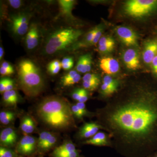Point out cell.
<instances>
[{
    "label": "cell",
    "instance_id": "obj_1",
    "mask_svg": "<svg viewBox=\"0 0 157 157\" xmlns=\"http://www.w3.org/2000/svg\"><path fill=\"white\" fill-rule=\"evenodd\" d=\"M98 115L99 123L121 154L147 157L157 151V83L132 82Z\"/></svg>",
    "mask_w": 157,
    "mask_h": 157
},
{
    "label": "cell",
    "instance_id": "obj_2",
    "mask_svg": "<svg viewBox=\"0 0 157 157\" xmlns=\"http://www.w3.org/2000/svg\"><path fill=\"white\" fill-rule=\"evenodd\" d=\"M71 104L66 98L52 96L38 105L37 116L45 124L57 129L76 127Z\"/></svg>",
    "mask_w": 157,
    "mask_h": 157
},
{
    "label": "cell",
    "instance_id": "obj_3",
    "mask_svg": "<svg viewBox=\"0 0 157 157\" xmlns=\"http://www.w3.org/2000/svg\"><path fill=\"white\" fill-rule=\"evenodd\" d=\"M17 75L21 87L27 96L36 97L42 91L44 80L40 69L33 62L28 59L20 62Z\"/></svg>",
    "mask_w": 157,
    "mask_h": 157
},
{
    "label": "cell",
    "instance_id": "obj_4",
    "mask_svg": "<svg viewBox=\"0 0 157 157\" xmlns=\"http://www.w3.org/2000/svg\"><path fill=\"white\" fill-rule=\"evenodd\" d=\"M82 34L78 29L63 28L49 35L45 40L44 51L48 55H53L73 46Z\"/></svg>",
    "mask_w": 157,
    "mask_h": 157
},
{
    "label": "cell",
    "instance_id": "obj_5",
    "mask_svg": "<svg viewBox=\"0 0 157 157\" xmlns=\"http://www.w3.org/2000/svg\"><path fill=\"white\" fill-rule=\"evenodd\" d=\"M124 12L129 17L142 19L157 12V0H128L123 6Z\"/></svg>",
    "mask_w": 157,
    "mask_h": 157
},
{
    "label": "cell",
    "instance_id": "obj_6",
    "mask_svg": "<svg viewBox=\"0 0 157 157\" xmlns=\"http://www.w3.org/2000/svg\"><path fill=\"white\" fill-rule=\"evenodd\" d=\"M115 32L124 45L128 47H138V36L133 29L125 26H118L115 28Z\"/></svg>",
    "mask_w": 157,
    "mask_h": 157
},
{
    "label": "cell",
    "instance_id": "obj_7",
    "mask_svg": "<svg viewBox=\"0 0 157 157\" xmlns=\"http://www.w3.org/2000/svg\"><path fill=\"white\" fill-rule=\"evenodd\" d=\"M30 15L25 13L12 15L11 18V28L13 33L17 36L27 34L29 29Z\"/></svg>",
    "mask_w": 157,
    "mask_h": 157
},
{
    "label": "cell",
    "instance_id": "obj_8",
    "mask_svg": "<svg viewBox=\"0 0 157 157\" xmlns=\"http://www.w3.org/2000/svg\"><path fill=\"white\" fill-rule=\"evenodd\" d=\"M37 140L29 135L23 137L16 146V152L21 156H29L35 152L37 147Z\"/></svg>",
    "mask_w": 157,
    "mask_h": 157
},
{
    "label": "cell",
    "instance_id": "obj_9",
    "mask_svg": "<svg viewBox=\"0 0 157 157\" xmlns=\"http://www.w3.org/2000/svg\"><path fill=\"white\" fill-rule=\"evenodd\" d=\"M123 61L128 70H135L140 67V57L137 49L129 48L126 49L122 55Z\"/></svg>",
    "mask_w": 157,
    "mask_h": 157
},
{
    "label": "cell",
    "instance_id": "obj_10",
    "mask_svg": "<svg viewBox=\"0 0 157 157\" xmlns=\"http://www.w3.org/2000/svg\"><path fill=\"white\" fill-rule=\"evenodd\" d=\"M157 56V39L147 40L144 45L142 58L146 65L151 64L154 59Z\"/></svg>",
    "mask_w": 157,
    "mask_h": 157
},
{
    "label": "cell",
    "instance_id": "obj_11",
    "mask_svg": "<svg viewBox=\"0 0 157 157\" xmlns=\"http://www.w3.org/2000/svg\"><path fill=\"white\" fill-rule=\"evenodd\" d=\"M39 41V31L38 26L32 23L26 36L25 43L29 50H33L38 46Z\"/></svg>",
    "mask_w": 157,
    "mask_h": 157
},
{
    "label": "cell",
    "instance_id": "obj_12",
    "mask_svg": "<svg viewBox=\"0 0 157 157\" xmlns=\"http://www.w3.org/2000/svg\"><path fill=\"white\" fill-rule=\"evenodd\" d=\"M100 67L107 75L116 74L120 70V64L116 59L112 57H104L100 61Z\"/></svg>",
    "mask_w": 157,
    "mask_h": 157
},
{
    "label": "cell",
    "instance_id": "obj_13",
    "mask_svg": "<svg viewBox=\"0 0 157 157\" xmlns=\"http://www.w3.org/2000/svg\"><path fill=\"white\" fill-rule=\"evenodd\" d=\"M17 140V135L16 131L13 128H6L1 132L0 142L2 147H10L14 146Z\"/></svg>",
    "mask_w": 157,
    "mask_h": 157
},
{
    "label": "cell",
    "instance_id": "obj_14",
    "mask_svg": "<svg viewBox=\"0 0 157 157\" xmlns=\"http://www.w3.org/2000/svg\"><path fill=\"white\" fill-rule=\"evenodd\" d=\"M100 129H104L99 123H86L79 129L78 136L81 138H90L98 133Z\"/></svg>",
    "mask_w": 157,
    "mask_h": 157
},
{
    "label": "cell",
    "instance_id": "obj_15",
    "mask_svg": "<svg viewBox=\"0 0 157 157\" xmlns=\"http://www.w3.org/2000/svg\"><path fill=\"white\" fill-rule=\"evenodd\" d=\"M83 143L98 146H109L112 145L108 134L103 132H98L91 138L85 141Z\"/></svg>",
    "mask_w": 157,
    "mask_h": 157
},
{
    "label": "cell",
    "instance_id": "obj_16",
    "mask_svg": "<svg viewBox=\"0 0 157 157\" xmlns=\"http://www.w3.org/2000/svg\"><path fill=\"white\" fill-rule=\"evenodd\" d=\"M20 128L24 134L28 135L34 132L36 129V125L30 117L25 116L21 120Z\"/></svg>",
    "mask_w": 157,
    "mask_h": 157
},
{
    "label": "cell",
    "instance_id": "obj_17",
    "mask_svg": "<svg viewBox=\"0 0 157 157\" xmlns=\"http://www.w3.org/2000/svg\"><path fill=\"white\" fill-rule=\"evenodd\" d=\"M61 11L64 15L67 17H73L72 10L75 4V2L73 0H60L59 1Z\"/></svg>",
    "mask_w": 157,
    "mask_h": 157
},
{
    "label": "cell",
    "instance_id": "obj_18",
    "mask_svg": "<svg viewBox=\"0 0 157 157\" xmlns=\"http://www.w3.org/2000/svg\"><path fill=\"white\" fill-rule=\"evenodd\" d=\"M3 100L7 105H16L18 101L17 92L14 90L5 92L3 94Z\"/></svg>",
    "mask_w": 157,
    "mask_h": 157
},
{
    "label": "cell",
    "instance_id": "obj_19",
    "mask_svg": "<svg viewBox=\"0 0 157 157\" xmlns=\"http://www.w3.org/2000/svg\"><path fill=\"white\" fill-rule=\"evenodd\" d=\"M76 150L77 149H76V146L72 142H67L63 144L60 146L56 147L52 154H56L74 151Z\"/></svg>",
    "mask_w": 157,
    "mask_h": 157
},
{
    "label": "cell",
    "instance_id": "obj_20",
    "mask_svg": "<svg viewBox=\"0 0 157 157\" xmlns=\"http://www.w3.org/2000/svg\"><path fill=\"white\" fill-rule=\"evenodd\" d=\"M15 114L14 112L9 111H3L0 113V121L3 124H9L14 121Z\"/></svg>",
    "mask_w": 157,
    "mask_h": 157
},
{
    "label": "cell",
    "instance_id": "obj_21",
    "mask_svg": "<svg viewBox=\"0 0 157 157\" xmlns=\"http://www.w3.org/2000/svg\"><path fill=\"white\" fill-rule=\"evenodd\" d=\"M103 83L107 84L116 92L117 91L119 86V82L118 80L113 78L112 76L109 75H106L104 76L103 79Z\"/></svg>",
    "mask_w": 157,
    "mask_h": 157
},
{
    "label": "cell",
    "instance_id": "obj_22",
    "mask_svg": "<svg viewBox=\"0 0 157 157\" xmlns=\"http://www.w3.org/2000/svg\"><path fill=\"white\" fill-rule=\"evenodd\" d=\"M53 135L52 133L48 132H43L39 135L37 140V147L39 151L46 143L48 138Z\"/></svg>",
    "mask_w": 157,
    "mask_h": 157
},
{
    "label": "cell",
    "instance_id": "obj_23",
    "mask_svg": "<svg viewBox=\"0 0 157 157\" xmlns=\"http://www.w3.org/2000/svg\"><path fill=\"white\" fill-rule=\"evenodd\" d=\"M57 142V137L55 135H52L47 140L46 143L39 151L40 152L45 153L49 151L53 147Z\"/></svg>",
    "mask_w": 157,
    "mask_h": 157
},
{
    "label": "cell",
    "instance_id": "obj_24",
    "mask_svg": "<svg viewBox=\"0 0 157 157\" xmlns=\"http://www.w3.org/2000/svg\"><path fill=\"white\" fill-rule=\"evenodd\" d=\"M96 26H97V31H96L95 35L90 46H92L98 43L99 40L102 36V34L104 30V25L102 24H100Z\"/></svg>",
    "mask_w": 157,
    "mask_h": 157
},
{
    "label": "cell",
    "instance_id": "obj_25",
    "mask_svg": "<svg viewBox=\"0 0 157 157\" xmlns=\"http://www.w3.org/2000/svg\"><path fill=\"white\" fill-rule=\"evenodd\" d=\"M51 155L52 157H81L80 152L78 150H76L74 151L56 154H51Z\"/></svg>",
    "mask_w": 157,
    "mask_h": 157
},
{
    "label": "cell",
    "instance_id": "obj_26",
    "mask_svg": "<svg viewBox=\"0 0 157 157\" xmlns=\"http://www.w3.org/2000/svg\"><path fill=\"white\" fill-rule=\"evenodd\" d=\"M16 153L8 147H0V157H17L18 155Z\"/></svg>",
    "mask_w": 157,
    "mask_h": 157
},
{
    "label": "cell",
    "instance_id": "obj_27",
    "mask_svg": "<svg viewBox=\"0 0 157 157\" xmlns=\"http://www.w3.org/2000/svg\"><path fill=\"white\" fill-rule=\"evenodd\" d=\"M100 81L83 82L82 86L83 88L88 90H94L98 88L100 84Z\"/></svg>",
    "mask_w": 157,
    "mask_h": 157
},
{
    "label": "cell",
    "instance_id": "obj_28",
    "mask_svg": "<svg viewBox=\"0 0 157 157\" xmlns=\"http://www.w3.org/2000/svg\"><path fill=\"white\" fill-rule=\"evenodd\" d=\"M99 45H115V41L112 37L109 36H102L98 43Z\"/></svg>",
    "mask_w": 157,
    "mask_h": 157
},
{
    "label": "cell",
    "instance_id": "obj_29",
    "mask_svg": "<svg viewBox=\"0 0 157 157\" xmlns=\"http://www.w3.org/2000/svg\"><path fill=\"white\" fill-rule=\"evenodd\" d=\"M86 58V54L82 56L79 58L76 65V71L80 72V73H82L83 69H84Z\"/></svg>",
    "mask_w": 157,
    "mask_h": 157
},
{
    "label": "cell",
    "instance_id": "obj_30",
    "mask_svg": "<svg viewBox=\"0 0 157 157\" xmlns=\"http://www.w3.org/2000/svg\"><path fill=\"white\" fill-rule=\"evenodd\" d=\"M115 45H99L98 46V50L100 53L103 54L110 53L114 49Z\"/></svg>",
    "mask_w": 157,
    "mask_h": 157
},
{
    "label": "cell",
    "instance_id": "obj_31",
    "mask_svg": "<svg viewBox=\"0 0 157 157\" xmlns=\"http://www.w3.org/2000/svg\"><path fill=\"white\" fill-rule=\"evenodd\" d=\"M101 92L103 95L110 96L116 92L109 87L107 84L103 83L101 86Z\"/></svg>",
    "mask_w": 157,
    "mask_h": 157
},
{
    "label": "cell",
    "instance_id": "obj_32",
    "mask_svg": "<svg viewBox=\"0 0 157 157\" xmlns=\"http://www.w3.org/2000/svg\"><path fill=\"white\" fill-rule=\"evenodd\" d=\"M77 74H78V73L76 70H72V71H70L69 73H67V74L63 76L61 79V82L62 85H63L65 83L67 82L69 80H71Z\"/></svg>",
    "mask_w": 157,
    "mask_h": 157
},
{
    "label": "cell",
    "instance_id": "obj_33",
    "mask_svg": "<svg viewBox=\"0 0 157 157\" xmlns=\"http://www.w3.org/2000/svg\"><path fill=\"white\" fill-rule=\"evenodd\" d=\"M92 62V58L91 55L90 53L86 54V58L84 69L82 73H87L90 71L91 69Z\"/></svg>",
    "mask_w": 157,
    "mask_h": 157
},
{
    "label": "cell",
    "instance_id": "obj_34",
    "mask_svg": "<svg viewBox=\"0 0 157 157\" xmlns=\"http://www.w3.org/2000/svg\"><path fill=\"white\" fill-rule=\"evenodd\" d=\"M83 82L100 81V77L97 74L94 73H87L82 77Z\"/></svg>",
    "mask_w": 157,
    "mask_h": 157
},
{
    "label": "cell",
    "instance_id": "obj_35",
    "mask_svg": "<svg viewBox=\"0 0 157 157\" xmlns=\"http://www.w3.org/2000/svg\"><path fill=\"white\" fill-rule=\"evenodd\" d=\"M71 109L74 117H76L78 119H82L84 116L82 113L79 108L76 106V104L71 106Z\"/></svg>",
    "mask_w": 157,
    "mask_h": 157
},
{
    "label": "cell",
    "instance_id": "obj_36",
    "mask_svg": "<svg viewBox=\"0 0 157 157\" xmlns=\"http://www.w3.org/2000/svg\"><path fill=\"white\" fill-rule=\"evenodd\" d=\"M85 90V89L84 88H78L75 90L72 93V97L73 100L78 102L84 92Z\"/></svg>",
    "mask_w": 157,
    "mask_h": 157
},
{
    "label": "cell",
    "instance_id": "obj_37",
    "mask_svg": "<svg viewBox=\"0 0 157 157\" xmlns=\"http://www.w3.org/2000/svg\"><path fill=\"white\" fill-rule=\"evenodd\" d=\"M81 79V76L79 74H77L76 76H74L73 78H72L71 80H69L67 82L65 83L63 85L64 86H70L76 84V83H78L79 80Z\"/></svg>",
    "mask_w": 157,
    "mask_h": 157
},
{
    "label": "cell",
    "instance_id": "obj_38",
    "mask_svg": "<svg viewBox=\"0 0 157 157\" xmlns=\"http://www.w3.org/2000/svg\"><path fill=\"white\" fill-rule=\"evenodd\" d=\"M9 3L14 9H19L22 6V1L19 0H10L9 1Z\"/></svg>",
    "mask_w": 157,
    "mask_h": 157
},
{
    "label": "cell",
    "instance_id": "obj_39",
    "mask_svg": "<svg viewBox=\"0 0 157 157\" xmlns=\"http://www.w3.org/2000/svg\"><path fill=\"white\" fill-rule=\"evenodd\" d=\"M8 78H2L0 81V92L4 94L6 92V86L8 83Z\"/></svg>",
    "mask_w": 157,
    "mask_h": 157
},
{
    "label": "cell",
    "instance_id": "obj_40",
    "mask_svg": "<svg viewBox=\"0 0 157 157\" xmlns=\"http://www.w3.org/2000/svg\"><path fill=\"white\" fill-rule=\"evenodd\" d=\"M76 106L78 107L80 111L82 113L83 116L86 115L87 114L88 111L86 109V106L85 103H81V102H77L76 104Z\"/></svg>",
    "mask_w": 157,
    "mask_h": 157
},
{
    "label": "cell",
    "instance_id": "obj_41",
    "mask_svg": "<svg viewBox=\"0 0 157 157\" xmlns=\"http://www.w3.org/2000/svg\"><path fill=\"white\" fill-rule=\"evenodd\" d=\"M150 66L154 75L157 78V56L153 60Z\"/></svg>",
    "mask_w": 157,
    "mask_h": 157
},
{
    "label": "cell",
    "instance_id": "obj_42",
    "mask_svg": "<svg viewBox=\"0 0 157 157\" xmlns=\"http://www.w3.org/2000/svg\"><path fill=\"white\" fill-rule=\"evenodd\" d=\"M62 67L61 62L59 60H54L49 63L47 67V69L49 68L56 67Z\"/></svg>",
    "mask_w": 157,
    "mask_h": 157
},
{
    "label": "cell",
    "instance_id": "obj_43",
    "mask_svg": "<svg viewBox=\"0 0 157 157\" xmlns=\"http://www.w3.org/2000/svg\"><path fill=\"white\" fill-rule=\"evenodd\" d=\"M14 73V72L7 70L3 67H1V68H0V73H1V75H2V76H9Z\"/></svg>",
    "mask_w": 157,
    "mask_h": 157
},
{
    "label": "cell",
    "instance_id": "obj_44",
    "mask_svg": "<svg viewBox=\"0 0 157 157\" xmlns=\"http://www.w3.org/2000/svg\"><path fill=\"white\" fill-rule=\"evenodd\" d=\"M88 99V93L87 90L85 89L78 102L85 103L87 101Z\"/></svg>",
    "mask_w": 157,
    "mask_h": 157
},
{
    "label": "cell",
    "instance_id": "obj_45",
    "mask_svg": "<svg viewBox=\"0 0 157 157\" xmlns=\"http://www.w3.org/2000/svg\"><path fill=\"white\" fill-rule=\"evenodd\" d=\"M62 68V67H56L49 68V69H47V70L51 75H54L58 73Z\"/></svg>",
    "mask_w": 157,
    "mask_h": 157
},
{
    "label": "cell",
    "instance_id": "obj_46",
    "mask_svg": "<svg viewBox=\"0 0 157 157\" xmlns=\"http://www.w3.org/2000/svg\"><path fill=\"white\" fill-rule=\"evenodd\" d=\"M14 82L11 78H8V83H7V86H6V91L13 90L14 89Z\"/></svg>",
    "mask_w": 157,
    "mask_h": 157
},
{
    "label": "cell",
    "instance_id": "obj_47",
    "mask_svg": "<svg viewBox=\"0 0 157 157\" xmlns=\"http://www.w3.org/2000/svg\"><path fill=\"white\" fill-rule=\"evenodd\" d=\"M1 67L6 68V69H7V70L12 71V72H14V69L12 67V66H11L9 63H8V62H3L2 63V65H1Z\"/></svg>",
    "mask_w": 157,
    "mask_h": 157
},
{
    "label": "cell",
    "instance_id": "obj_48",
    "mask_svg": "<svg viewBox=\"0 0 157 157\" xmlns=\"http://www.w3.org/2000/svg\"><path fill=\"white\" fill-rule=\"evenodd\" d=\"M73 65H74V62L73 61L71 63H68L62 64V67L64 70H69L73 67Z\"/></svg>",
    "mask_w": 157,
    "mask_h": 157
},
{
    "label": "cell",
    "instance_id": "obj_49",
    "mask_svg": "<svg viewBox=\"0 0 157 157\" xmlns=\"http://www.w3.org/2000/svg\"><path fill=\"white\" fill-rule=\"evenodd\" d=\"M73 61V59L72 57H65L62 60L61 63L62 65L64 64L68 63H71V62Z\"/></svg>",
    "mask_w": 157,
    "mask_h": 157
},
{
    "label": "cell",
    "instance_id": "obj_50",
    "mask_svg": "<svg viewBox=\"0 0 157 157\" xmlns=\"http://www.w3.org/2000/svg\"><path fill=\"white\" fill-rule=\"evenodd\" d=\"M3 55H4V49L1 46L0 47V59H2Z\"/></svg>",
    "mask_w": 157,
    "mask_h": 157
},
{
    "label": "cell",
    "instance_id": "obj_51",
    "mask_svg": "<svg viewBox=\"0 0 157 157\" xmlns=\"http://www.w3.org/2000/svg\"><path fill=\"white\" fill-rule=\"evenodd\" d=\"M147 157H157V151L154 152Z\"/></svg>",
    "mask_w": 157,
    "mask_h": 157
},
{
    "label": "cell",
    "instance_id": "obj_52",
    "mask_svg": "<svg viewBox=\"0 0 157 157\" xmlns=\"http://www.w3.org/2000/svg\"><path fill=\"white\" fill-rule=\"evenodd\" d=\"M17 157H23V156H21V155H18L17 156Z\"/></svg>",
    "mask_w": 157,
    "mask_h": 157
},
{
    "label": "cell",
    "instance_id": "obj_53",
    "mask_svg": "<svg viewBox=\"0 0 157 157\" xmlns=\"http://www.w3.org/2000/svg\"><path fill=\"white\" fill-rule=\"evenodd\" d=\"M39 157H42V156H39Z\"/></svg>",
    "mask_w": 157,
    "mask_h": 157
}]
</instances>
